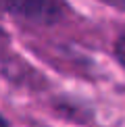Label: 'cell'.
<instances>
[{
	"label": "cell",
	"instance_id": "cell-1",
	"mask_svg": "<svg viewBox=\"0 0 125 127\" xmlns=\"http://www.w3.org/2000/svg\"><path fill=\"white\" fill-rule=\"evenodd\" d=\"M0 6L35 23H54L62 19V0H0Z\"/></svg>",
	"mask_w": 125,
	"mask_h": 127
},
{
	"label": "cell",
	"instance_id": "cell-3",
	"mask_svg": "<svg viewBox=\"0 0 125 127\" xmlns=\"http://www.w3.org/2000/svg\"><path fill=\"white\" fill-rule=\"evenodd\" d=\"M0 127H6V123L2 121V117H0Z\"/></svg>",
	"mask_w": 125,
	"mask_h": 127
},
{
	"label": "cell",
	"instance_id": "cell-4",
	"mask_svg": "<svg viewBox=\"0 0 125 127\" xmlns=\"http://www.w3.org/2000/svg\"><path fill=\"white\" fill-rule=\"evenodd\" d=\"M0 33H2V31H0Z\"/></svg>",
	"mask_w": 125,
	"mask_h": 127
},
{
	"label": "cell",
	"instance_id": "cell-2",
	"mask_svg": "<svg viewBox=\"0 0 125 127\" xmlns=\"http://www.w3.org/2000/svg\"><path fill=\"white\" fill-rule=\"evenodd\" d=\"M115 52H117V59L125 65V35L117 40V44H115Z\"/></svg>",
	"mask_w": 125,
	"mask_h": 127
}]
</instances>
